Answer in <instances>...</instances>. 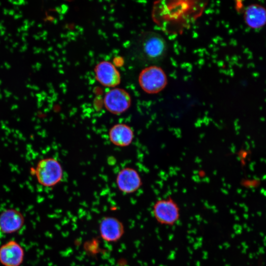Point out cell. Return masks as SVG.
Returning a JSON list of instances; mask_svg holds the SVG:
<instances>
[{"mask_svg": "<svg viewBox=\"0 0 266 266\" xmlns=\"http://www.w3.org/2000/svg\"><path fill=\"white\" fill-rule=\"evenodd\" d=\"M140 47L143 57L154 62L161 61L165 57L167 48L164 38L153 32H147L142 35Z\"/></svg>", "mask_w": 266, "mask_h": 266, "instance_id": "3", "label": "cell"}, {"mask_svg": "<svg viewBox=\"0 0 266 266\" xmlns=\"http://www.w3.org/2000/svg\"><path fill=\"white\" fill-rule=\"evenodd\" d=\"M118 189L125 194L136 192L141 186L142 181L138 172L131 167L121 169L116 177Z\"/></svg>", "mask_w": 266, "mask_h": 266, "instance_id": "9", "label": "cell"}, {"mask_svg": "<svg viewBox=\"0 0 266 266\" xmlns=\"http://www.w3.org/2000/svg\"><path fill=\"white\" fill-rule=\"evenodd\" d=\"M25 218L19 210L6 208L0 213V233L4 234L14 233L24 226Z\"/></svg>", "mask_w": 266, "mask_h": 266, "instance_id": "7", "label": "cell"}, {"mask_svg": "<svg viewBox=\"0 0 266 266\" xmlns=\"http://www.w3.org/2000/svg\"><path fill=\"white\" fill-rule=\"evenodd\" d=\"M24 258V249L15 240H9L0 246V263L3 266H21Z\"/></svg>", "mask_w": 266, "mask_h": 266, "instance_id": "6", "label": "cell"}, {"mask_svg": "<svg viewBox=\"0 0 266 266\" xmlns=\"http://www.w3.org/2000/svg\"><path fill=\"white\" fill-rule=\"evenodd\" d=\"M108 136L110 142L115 146L126 147L132 142L134 133L131 127L128 125L119 123L110 128Z\"/></svg>", "mask_w": 266, "mask_h": 266, "instance_id": "11", "label": "cell"}, {"mask_svg": "<svg viewBox=\"0 0 266 266\" xmlns=\"http://www.w3.org/2000/svg\"><path fill=\"white\" fill-rule=\"evenodd\" d=\"M30 173L35 177L38 183L45 187H52L62 180L63 170L59 161L52 157L40 159L35 167L30 168Z\"/></svg>", "mask_w": 266, "mask_h": 266, "instance_id": "1", "label": "cell"}, {"mask_svg": "<svg viewBox=\"0 0 266 266\" xmlns=\"http://www.w3.org/2000/svg\"><path fill=\"white\" fill-rule=\"evenodd\" d=\"M156 222L161 226L172 227L180 220L181 211L178 203L171 197L157 200L152 208Z\"/></svg>", "mask_w": 266, "mask_h": 266, "instance_id": "2", "label": "cell"}, {"mask_svg": "<svg viewBox=\"0 0 266 266\" xmlns=\"http://www.w3.org/2000/svg\"><path fill=\"white\" fill-rule=\"evenodd\" d=\"M99 232L101 238L107 242L119 241L125 233L123 223L116 217L106 216L100 221Z\"/></svg>", "mask_w": 266, "mask_h": 266, "instance_id": "8", "label": "cell"}, {"mask_svg": "<svg viewBox=\"0 0 266 266\" xmlns=\"http://www.w3.org/2000/svg\"><path fill=\"white\" fill-rule=\"evenodd\" d=\"M97 80L103 86L113 87L121 81L119 72L111 63L103 61L98 63L95 68Z\"/></svg>", "mask_w": 266, "mask_h": 266, "instance_id": "10", "label": "cell"}, {"mask_svg": "<svg viewBox=\"0 0 266 266\" xmlns=\"http://www.w3.org/2000/svg\"><path fill=\"white\" fill-rule=\"evenodd\" d=\"M244 20L246 24L252 29H259L266 25V8L263 6L254 3L245 9Z\"/></svg>", "mask_w": 266, "mask_h": 266, "instance_id": "12", "label": "cell"}, {"mask_svg": "<svg viewBox=\"0 0 266 266\" xmlns=\"http://www.w3.org/2000/svg\"><path fill=\"white\" fill-rule=\"evenodd\" d=\"M131 103L129 94L121 88H114L107 92L104 98L105 108L113 114H120L127 110Z\"/></svg>", "mask_w": 266, "mask_h": 266, "instance_id": "5", "label": "cell"}, {"mask_svg": "<svg viewBox=\"0 0 266 266\" xmlns=\"http://www.w3.org/2000/svg\"><path fill=\"white\" fill-rule=\"evenodd\" d=\"M138 82L145 92L155 94L166 87L167 78L162 68L157 66H151L141 70L138 76Z\"/></svg>", "mask_w": 266, "mask_h": 266, "instance_id": "4", "label": "cell"}]
</instances>
